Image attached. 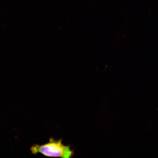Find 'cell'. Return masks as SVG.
Instances as JSON below:
<instances>
[{"label": "cell", "instance_id": "6da1fadb", "mask_svg": "<svg viewBox=\"0 0 158 158\" xmlns=\"http://www.w3.org/2000/svg\"><path fill=\"white\" fill-rule=\"evenodd\" d=\"M30 150L34 154L41 153L49 157L69 158L73 155V152L69 146L63 144L61 140H56L53 138H51L49 142L44 145H34Z\"/></svg>", "mask_w": 158, "mask_h": 158}]
</instances>
